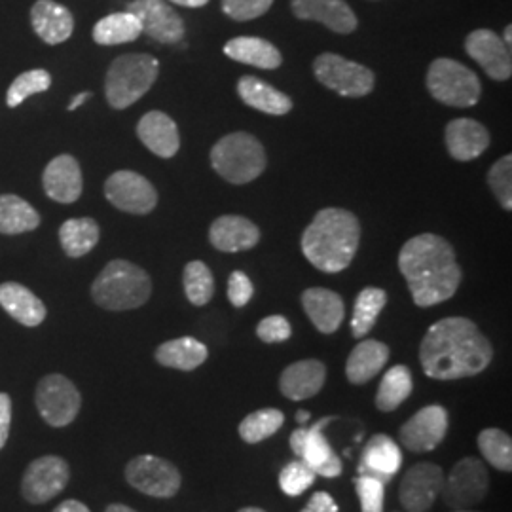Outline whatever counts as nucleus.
Here are the masks:
<instances>
[{
  "instance_id": "f257e3e1",
  "label": "nucleus",
  "mask_w": 512,
  "mask_h": 512,
  "mask_svg": "<svg viewBox=\"0 0 512 512\" xmlns=\"http://www.w3.org/2000/svg\"><path fill=\"white\" fill-rule=\"evenodd\" d=\"M492 359L490 340L467 317H444L421 340V368L433 380L471 378L484 372Z\"/></svg>"
},
{
  "instance_id": "f03ea898",
  "label": "nucleus",
  "mask_w": 512,
  "mask_h": 512,
  "mask_svg": "<svg viewBox=\"0 0 512 512\" xmlns=\"http://www.w3.org/2000/svg\"><path fill=\"white\" fill-rule=\"evenodd\" d=\"M397 262L416 306L431 308L458 293L461 268L456 251L437 234L408 239Z\"/></svg>"
},
{
  "instance_id": "7ed1b4c3",
  "label": "nucleus",
  "mask_w": 512,
  "mask_h": 512,
  "mask_svg": "<svg viewBox=\"0 0 512 512\" xmlns=\"http://www.w3.org/2000/svg\"><path fill=\"white\" fill-rule=\"evenodd\" d=\"M361 222L342 207L321 209L302 234V253L325 274L344 272L357 255Z\"/></svg>"
},
{
  "instance_id": "20e7f679",
  "label": "nucleus",
  "mask_w": 512,
  "mask_h": 512,
  "mask_svg": "<svg viewBox=\"0 0 512 512\" xmlns=\"http://www.w3.org/2000/svg\"><path fill=\"white\" fill-rule=\"evenodd\" d=\"M150 294V275L128 260L109 262L92 285L93 302L109 311L137 310L147 304Z\"/></svg>"
},
{
  "instance_id": "39448f33",
  "label": "nucleus",
  "mask_w": 512,
  "mask_h": 512,
  "mask_svg": "<svg viewBox=\"0 0 512 512\" xmlns=\"http://www.w3.org/2000/svg\"><path fill=\"white\" fill-rule=\"evenodd\" d=\"M266 164L262 143L247 131L228 133L211 148V165L226 183H253L264 173Z\"/></svg>"
},
{
  "instance_id": "423d86ee",
  "label": "nucleus",
  "mask_w": 512,
  "mask_h": 512,
  "mask_svg": "<svg viewBox=\"0 0 512 512\" xmlns=\"http://www.w3.org/2000/svg\"><path fill=\"white\" fill-rule=\"evenodd\" d=\"M160 61L148 54H126L110 63L105 78V95L110 107L124 110L137 103L154 86Z\"/></svg>"
},
{
  "instance_id": "0eeeda50",
  "label": "nucleus",
  "mask_w": 512,
  "mask_h": 512,
  "mask_svg": "<svg viewBox=\"0 0 512 512\" xmlns=\"http://www.w3.org/2000/svg\"><path fill=\"white\" fill-rule=\"evenodd\" d=\"M425 82L433 99L456 109L475 107L482 93L475 71L448 57H439L429 65Z\"/></svg>"
},
{
  "instance_id": "6e6552de",
  "label": "nucleus",
  "mask_w": 512,
  "mask_h": 512,
  "mask_svg": "<svg viewBox=\"0 0 512 512\" xmlns=\"http://www.w3.org/2000/svg\"><path fill=\"white\" fill-rule=\"evenodd\" d=\"M313 74L319 84L349 99L365 97L372 93L376 84V76L368 67L329 52L317 55L313 61Z\"/></svg>"
},
{
  "instance_id": "1a4fd4ad",
  "label": "nucleus",
  "mask_w": 512,
  "mask_h": 512,
  "mask_svg": "<svg viewBox=\"0 0 512 512\" xmlns=\"http://www.w3.org/2000/svg\"><path fill=\"white\" fill-rule=\"evenodd\" d=\"M490 490V478L480 459L465 458L454 465L448 478L442 482L440 495L452 509H469L478 505Z\"/></svg>"
},
{
  "instance_id": "9d476101",
  "label": "nucleus",
  "mask_w": 512,
  "mask_h": 512,
  "mask_svg": "<svg viewBox=\"0 0 512 512\" xmlns=\"http://www.w3.org/2000/svg\"><path fill=\"white\" fill-rule=\"evenodd\" d=\"M80 406V391L69 378L61 374H50L40 380L37 387L38 414L48 425L65 427L73 423L80 412Z\"/></svg>"
},
{
  "instance_id": "9b49d317",
  "label": "nucleus",
  "mask_w": 512,
  "mask_h": 512,
  "mask_svg": "<svg viewBox=\"0 0 512 512\" xmlns=\"http://www.w3.org/2000/svg\"><path fill=\"white\" fill-rule=\"evenodd\" d=\"M126 480L137 492L160 499L177 495L183 482L179 469L171 461L150 454L129 461Z\"/></svg>"
},
{
  "instance_id": "f8f14e48",
  "label": "nucleus",
  "mask_w": 512,
  "mask_h": 512,
  "mask_svg": "<svg viewBox=\"0 0 512 512\" xmlns=\"http://www.w3.org/2000/svg\"><path fill=\"white\" fill-rule=\"evenodd\" d=\"M105 198L116 209L131 215H148L158 205V192L147 177L135 171H116L105 183Z\"/></svg>"
},
{
  "instance_id": "ddd939ff",
  "label": "nucleus",
  "mask_w": 512,
  "mask_h": 512,
  "mask_svg": "<svg viewBox=\"0 0 512 512\" xmlns=\"http://www.w3.org/2000/svg\"><path fill=\"white\" fill-rule=\"evenodd\" d=\"M334 418H323L311 425L308 429H296L291 435V448L294 454L304 459L315 475L325 478H336L342 475V459L336 456V452L330 448L329 440L325 437L323 429L329 425Z\"/></svg>"
},
{
  "instance_id": "4468645a",
  "label": "nucleus",
  "mask_w": 512,
  "mask_h": 512,
  "mask_svg": "<svg viewBox=\"0 0 512 512\" xmlns=\"http://www.w3.org/2000/svg\"><path fill=\"white\" fill-rule=\"evenodd\" d=\"M69 476L71 473L65 459L44 456V458L35 459L27 467L21 482V492L29 503L40 505L54 499L55 495L61 494L67 488Z\"/></svg>"
},
{
  "instance_id": "2eb2a0df",
  "label": "nucleus",
  "mask_w": 512,
  "mask_h": 512,
  "mask_svg": "<svg viewBox=\"0 0 512 512\" xmlns=\"http://www.w3.org/2000/svg\"><path fill=\"white\" fill-rule=\"evenodd\" d=\"M448 431V412L440 404H429L416 412L410 420L404 423L399 431V440L404 448L423 454L431 452L439 446Z\"/></svg>"
},
{
  "instance_id": "dca6fc26",
  "label": "nucleus",
  "mask_w": 512,
  "mask_h": 512,
  "mask_svg": "<svg viewBox=\"0 0 512 512\" xmlns=\"http://www.w3.org/2000/svg\"><path fill=\"white\" fill-rule=\"evenodd\" d=\"M444 473L437 463L421 461L412 465L401 480L399 499L408 512H427L439 497Z\"/></svg>"
},
{
  "instance_id": "f3484780",
  "label": "nucleus",
  "mask_w": 512,
  "mask_h": 512,
  "mask_svg": "<svg viewBox=\"0 0 512 512\" xmlns=\"http://www.w3.org/2000/svg\"><path fill=\"white\" fill-rule=\"evenodd\" d=\"M128 12L139 19L143 33L160 44H177L184 37V21L165 0H133Z\"/></svg>"
},
{
  "instance_id": "a211bd4d",
  "label": "nucleus",
  "mask_w": 512,
  "mask_h": 512,
  "mask_svg": "<svg viewBox=\"0 0 512 512\" xmlns=\"http://www.w3.org/2000/svg\"><path fill=\"white\" fill-rule=\"evenodd\" d=\"M465 50L492 80H511V48L490 29H478L465 38Z\"/></svg>"
},
{
  "instance_id": "6ab92c4d",
  "label": "nucleus",
  "mask_w": 512,
  "mask_h": 512,
  "mask_svg": "<svg viewBox=\"0 0 512 512\" xmlns=\"http://www.w3.org/2000/svg\"><path fill=\"white\" fill-rule=\"evenodd\" d=\"M444 141L456 162H473L490 148L492 137L486 126L473 118H456L446 126Z\"/></svg>"
},
{
  "instance_id": "aec40b11",
  "label": "nucleus",
  "mask_w": 512,
  "mask_h": 512,
  "mask_svg": "<svg viewBox=\"0 0 512 512\" xmlns=\"http://www.w3.org/2000/svg\"><path fill=\"white\" fill-rule=\"evenodd\" d=\"M293 14L302 21H319L338 35H349L359 21L346 0H291Z\"/></svg>"
},
{
  "instance_id": "412c9836",
  "label": "nucleus",
  "mask_w": 512,
  "mask_h": 512,
  "mask_svg": "<svg viewBox=\"0 0 512 512\" xmlns=\"http://www.w3.org/2000/svg\"><path fill=\"white\" fill-rule=\"evenodd\" d=\"M137 137L152 154L164 160L173 158L181 148V133L177 124L162 110H150L139 120Z\"/></svg>"
},
{
  "instance_id": "4be33fe9",
  "label": "nucleus",
  "mask_w": 512,
  "mask_h": 512,
  "mask_svg": "<svg viewBox=\"0 0 512 512\" xmlns=\"http://www.w3.org/2000/svg\"><path fill=\"white\" fill-rule=\"evenodd\" d=\"M209 241L220 253L249 251L260 241V228L239 215H222L209 228Z\"/></svg>"
},
{
  "instance_id": "5701e85b",
  "label": "nucleus",
  "mask_w": 512,
  "mask_h": 512,
  "mask_svg": "<svg viewBox=\"0 0 512 512\" xmlns=\"http://www.w3.org/2000/svg\"><path fill=\"white\" fill-rule=\"evenodd\" d=\"M42 183L48 198L57 203L76 202L82 196L84 186L80 165L69 154H61L46 165Z\"/></svg>"
},
{
  "instance_id": "b1692460",
  "label": "nucleus",
  "mask_w": 512,
  "mask_h": 512,
  "mask_svg": "<svg viewBox=\"0 0 512 512\" xmlns=\"http://www.w3.org/2000/svg\"><path fill=\"white\" fill-rule=\"evenodd\" d=\"M403 465V452L399 444L389 435H374L366 442L363 456L359 461V475L374 476L387 484L393 476L399 473Z\"/></svg>"
},
{
  "instance_id": "393cba45",
  "label": "nucleus",
  "mask_w": 512,
  "mask_h": 512,
  "mask_svg": "<svg viewBox=\"0 0 512 512\" xmlns=\"http://www.w3.org/2000/svg\"><path fill=\"white\" fill-rule=\"evenodd\" d=\"M327 380V368L317 359H304L287 366L281 374L279 389L291 401L315 397Z\"/></svg>"
},
{
  "instance_id": "a878e982",
  "label": "nucleus",
  "mask_w": 512,
  "mask_h": 512,
  "mask_svg": "<svg viewBox=\"0 0 512 512\" xmlns=\"http://www.w3.org/2000/svg\"><path fill=\"white\" fill-rule=\"evenodd\" d=\"M302 306L308 313L313 327L323 334H332L340 329L346 315L342 296L323 287L306 289L302 293Z\"/></svg>"
},
{
  "instance_id": "bb28decb",
  "label": "nucleus",
  "mask_w": 512,
  "mask_h": 512,
  "mask_svg": "<svg viewBox=\"0 0 512 512\" xmlns=\"http://www.w3.org/2000/svg\"><path fill=\"white\" fill-rule=\"evenodd\" d=\"M31 23L40 40L52 46L69 40L74 31L71 10L54 0H38L31 10Z\"/></svg>"
},
{
  "instance_id": "cd10ccee",
  "label": "nucleus",
  "mask_w": 512,
  "mask_h": 512,
  "mask_svg": "<svg viewBox=\"0 0 512 512\" xmlns=\"http://www.w3.org/2000/svg\"><path fill=\"white\" fill-rule=\"evenodd\" d=\"M239 99L262 114L270 116H285L293 110V99L287 93L279 92L268 82L245 74L238 80Z\"/></svg>"
},
{
  "instance_id": "c85d7f7f",
  "label": "nucleus",
  "mask_w": 512,
  "mask_h": 512,
  "mask_svg": "<svg viewBox=\"0 0 512 512\" xmlns=\"http://www.w3.org/2000/svg\"><path fill=\"white\" fill-rule=\"evenodd\" d=\"M224 55L262 71H274L283 63L281 52L266 38L238 37L224 44Z\"/></svg>"
},
{
  "instance_id": "c756f323",
  "label": "nucleus",
  "mask_w": 512,
  "mask_h": 512,
  "mask_svg": "<svg viewBox=\"0 0 512 512\" xmlns=\"http://www.w3.org/2000/svg\"><path fill=\"white\" fill-rule=\"evenodd\" d=\"M0 306L25 327H38L46 319V306L37 294L12 281L0 285Z\"/></svg>"
},
{
  "instance_id": "7c9ffc66",
  "label": "nucleus",
  "mask_w": 512,
  "mask_h": 512,
  "mask_svg": "<svg viewBox=\"0 0 512 512\" xmlns=\"http://www.w3.org/2000/svg\"><path fill=\"white\" fill-rule=\"evenodd\" d=\"M389 361V348L378 340H365L349 353L346 376L349 382L363 385L374 380Z\"/></svg>"
},
{
  "instance_id": "2f4dec72",
  "label": "nucleus",
  "mask_w": 512,
  "mask_h": 512,
  "mask_svg": "<svg viewBox=\"0 0 512 512\" xmlns=\"http://www.w3.org/2000/svg\"><path fill=\"white\" fill-rule=\"evenodd\" d=\"M209 357L207 346L192 336L164 342L156 349V361L167 368L190 372L202 366Z\"/></svg>"
},
{
  "instance_id": "473e14b6",
  "label": "nucleus",
  "mask_w": 512,
  "mask_h": 512,
  "mask_svg": "<svg viewBox=\"0 0 512 512\" xmlns=\"http://www.w3.org/2000/svg\"><path fill=\"white\" fill-rule=\"evenodd\" d=\"M143 35L139 19L131 12H116L107 18L99 19L93 27V40L101 46H118L128 44Z\"/></svg>"
},
{
  "instance_id": "72a5a7b5",
  "label": "nucleus",
  "mask_w": 512,
  "mask_h": 512,
  "mask_svg": "<svg viewBox=\"0 0 512 512\" xmlns=\"http://www.w3.org/2000/svg\"><path fill=\"white\" fill-rule=\"evenodd\" d=\"M40 215L31 203L14 194L0 196V234L18 236L38 228Z\"/></svg>"
},
{
  "instance_id": "f704fd0d",
  "label": "nucleus",
  "mask_w": 512,
  "mask_h": 512,
  "mask_svg": "<svg viewBox=\"0 0 512 512\" xmlns=\"http://www.w3.org/2000/svg\"><path fill=\"white\" fill-rule=\"evenodd\" d=\"M99 224L90 217L65 220L59 228V241L63 251L71 258L88 255L99 243Z\"/></svg>"
},
{
  "instance_id": "c9c22d12",
  "label": "nucleus",
  "mask_w": 512,
  "mask_h": 512,
  "mask_svg": "<svg viewBox=\"0 0 512 512\" xmlns=\"http://www.w3.org/2000/svg\"><path fill=\"white\" fill-rule=\"evenodd\" d=\"M414 382L412 372L404 365L389 368L382 378V384L378 387L376 395V406L382 412H393L412 395Z\"/></svg>"
},
{
  "instance_id": "e433bc0d",
  "label": "nucleus",
  "mask_w": 512,
  "mask_h": 512,
  "mask_svg": "<svg viewBox=\"0 0 512 512\" xmlns=\"http://www.w3.org/2000/svg\"><path fill=\"white\" fill-rule=\"evenodd\" d=\"M387 304V293L384 289L378 287H366L363 289L353 308V317H351V334L353 338H365L370 330L374 329L380 313L384 311Z\"/></svg>"
},
{
  "instance_id": "4c0bfd02",
  "label": "nucleus",
  "mask_w": 512,
  "mask_h": 512,
  "mask_svg": "<svg viewBox=\"0 0 512 512\" xmlns=\"http://www.w3.org/2000/svg\"><path fill=\"white\" fill-rule=\"evenodd\" d=\"M184 293L194 306H205L215 294V279L209 266L202 260H192L184 266Z\"/></svg>"
},
{
  "instance_id": "58836bf2",
  "label": "nucleus",
  "mask_w": 512,
  "mask_h": 512,
  "mask_svg": "<svg viewBox=\"0 0 512 512\" xmlns=\"http://www.w3.org/2000/svg\"><path fill=\"white\" fill-rule=\"evenodd\" d=\"M283 421L285 416L277 408L256 410L239 423V437L249 444L262 442L275 435L283 427Z\"/></svg>"
},
{
  "instance_id": "ea45409f",
  "label": "nucleus",
  "mask_w": 512,
  "mask_h": 512,
  "mask_svg": "<svg viewBox=\"0 0 512 512\" xmlns=\"http://www.w3.org/2000/svg\"><path fill=\"white\" fill-rule=\"evenodd\" d=\"M478 448L484 459L497 471H512V440L501 429H484L478 435Z\"/></svg>"
},
{
  "instance_id": "a19ab883",
  "label": "nucleus",
  "mask_w": 512,
  "mask_h": 512,
  "mask_svg": "<svg viewBox=\"0 0 512 512\" xmlns=\"http://www.w3.org/2000/svg\"><path fill=\"white\" fill-rule=\"evenodd\" d=\"M50 86H52V76L44 69H35V71L19 74L8 88L6 105L10 109H16L27 97H31L35 93L48 92Z\"/></svg>"
},
{
  "instance_id": "79ce46f5",
  "label": "nucleus",
  "mask_w": 512,
  "mask_h": 512,
  "mask_svg": "<svg viewBox=\"0 0 512 512\" xmlns=\"http://www.w3.org/2000/svg\"><path fill=\"white\" fill-rule=\"evenodd\" d=\"M315 471L311 469L310 465L304 459L298 461H291L289 465L283 467V471L279 473V486L281 492L285 495H302L308 488L313 486L315 482Z\"/></svg>"
},
{
  "instance_id": "37998d69",
  "label": "nucleus",
  "mask_w": 512,
  "mask_h": 512,
  "mask_svg": "<svg viewBox=\"0 0 512 512\" xmlns=\"http://www.w3.org/2000/svg\"><path fill=\"white\" fill-rule=\"evenodd\" d=\"M488 184L505 211L512 209V156L499 158L488 171Z\"/></svg>"
},
{
  "instance_id": "c03bdc74",
  "label": "nucleus",
  "mask_w": 512,
  "mask_h": 512,
  "mask_svg": "<svg viewBox=\"0 0 512 512\" xmlns=\"http://www.w3.org/2000/svg\"><path fill=\"white\" fill-rule=\"evenodd\" d=\"M355 490L363 512H384L385 484L374 476L359 475L355 478Z\"/></svg>"
},
{
  "instance_id": "a18cd8bd",
  "label": "nucleus",
  "mask_w": 512,
  "mask_h": 512,
  "mask_svg": "<svg viewBox=\"0 0 512 512\" xmlns=\"http://www.w3.org/2000/svg\"><path fill=\"white\" fill-rule=\"evenodd\" d=\"M272 4L274 0H222V10L234 21H251L262 18Z\"/></svg>"
},
{
  "instance_id": "49530a36",
  "label": "nucleus",
  "mask_w": 512,
  "mask_h": 512,
  "mask_svg": "<svg viewBox=\"0 0 512 512\" xmlns=\"http://www.w3.org/2000/svg\"><path fill=\"white\" fill-rule=\"evenodd\" d=\"M256 336L266 344H281L293 336V327L283 315H270L256 327Z\"/></svg>"
},
{
  "instance_id": "de8ad7c7",
  "label": "nucleus",
  "mask_w": 512,
  "mask_h": 512,
  "mask_svg": "<svg viewBox=\"0 0 512 512\" xmlns=\"http://www.w3.org/2000/svg\"><path fill=\"white\" fill-rule=\"evenodd\" d=\"M255 294V287H253V281L249 279V275L241 270H236L230 275L228 279V300L234 308H243L251 302Z\"/></svg>"
},
{
  "instance_id": "09e8293b",
  "label": "nucleus",
  "mask_w": 512,
  "mask_h": 512,
  "mask_svg": "<svg viewBox=\"0 0 512 512\" xmlns=\"http://www.w3.org/2000/svg\"><path fill=\"white\" fill-rule=\"evenodd\" d=\"M12 425V399L8 393H0V450L6 446Z\"/></svg>"
},
{
  "instance_id": "8fccbe9b",
  "label": "nucleus",
  "mask_w": 512,
  "mask_h": 512,
  "mask_svg": "<svg viewBox=\"0 0 512 512\" xmlns=\"http://www.w3.org/2000/svg\"><path fill=\"white\" fill-rule=\"evenodd\" d=\"M302 512H340L336 501L327 492H317L310 497Z\"/></svg>"
},
{
  "instance_id": "3c124183",
  "label": "nucleus",
  "mask_w": 512,
  "mask_h": 512,
  "mask_svg": "<svg viewBox=\"0 0 512 512\" xmlns=\"http://www.w3.org/2000/svg\"><path fill=\"white\" fill-rule=\"evenodd\" d=\"M54 512H90V509L76 499H69V501H63L61 505H57Z\"/></svg>"
},
{
  "instance_id": "603ef678",
  "label": "nucleus",
  "mask_w": 512,
  "mask_h": 512,
  "mask_svg": "<svg viewBox=\"0 0 512 512\" xmlns=\"http://www.w3.org/2000/svg\"><path fill=\"white\" fill-rule=\"evenodd\" d=\"M177 6H184V8H202L209 0H169Z\"/></svg>"
},
{
  "instance_id": "864d4df0",
  "label": "nucleus",
  "mask_w": 512,
  "mask_h": 512,
  "mask_svg": "<svg viewBox=\"0 0 512 512\" xmlns=\"http://www.w3.org/2000/svg\"><path fill=\"white\" fill-rule=\"evenodd\" d=\"M90 97H92V92L78 93L76 97H73V101H71V105H69V110H76L78 107H82Z\"/></svg>"
},
{
  "instance_id": "5fc2aeb1",
  "label": "nucleus",
  "mask_w": 512,
  "mask_h": 512,
  "mask_svg": "<svg viewBox=\"0 0 512 512\" xmlns=\"http://www.w3.org/2000/svg\"><path fill=\"white\" fill-rule=\"evenodd\" d=\"M105 512H137L133 511L131 507H126V505H120V503H114V505H109L107 507V511Z\"/></svg>"
},
{
  "instance_id": "6e6d98bb",
  "label": "nucleus",
  "mask_w": 512,
  "mask_h": 512,
  "mask_svg": "<svg viewBox=\"0 0 512 512\" xmlns=\"http://www.w3.org/2000/svg\"><path fill=\"white\" fill-rule=\"evenodd\" d=\"M310 418L311 414L310 412H306V410H300V412L296 414V421H298V423H306Z\"/></svg>"
},
{
  "instance_id": "4d7b16f0",
  "label": "nucleus",
  "mask_w": 512,
  "mask_h": 512,
  "mask_svg": "<svg viewBox=\"0 0 512 512\" xmlns=\"http://www.w3.org/2000/svg\"><path fill=\"white\" fill-rule=\"evenodd\" d=\"M503 42L511 48L512 44V25H507V29H505V38H503Z\"/></svg>"
},
{
  "instance_id": "13d9d810",
  "label": "nucleus",
  "mask_w": 512,
  "mask_h": 512,
  "mask_svg": "<svg viewBox=\"0 0 512 512\" xmlns=\"http://www.w3.org/2000/svg\"><path fill=\"white\" fill-rule=\"evenodd\" d=\"M238 512H266V511H262V509H258V507H245V509H239Z\"/></svg>"
},
{
  "instance_id": "bf43d9fd",
  "label": "nucleus",
  "mask_w": 512,
  "mask_h": 512,
  "mask_svg": "<svg viewBox=\"0 0 512 512\" xmlns=\"http://www.w3.org/2000/svg\"><path fill=\"white\" fill-rule=\"evenodd\" d=\"M456 512H473V511H467V509H459V511Z\"/></svg>"
}]
</instances>
